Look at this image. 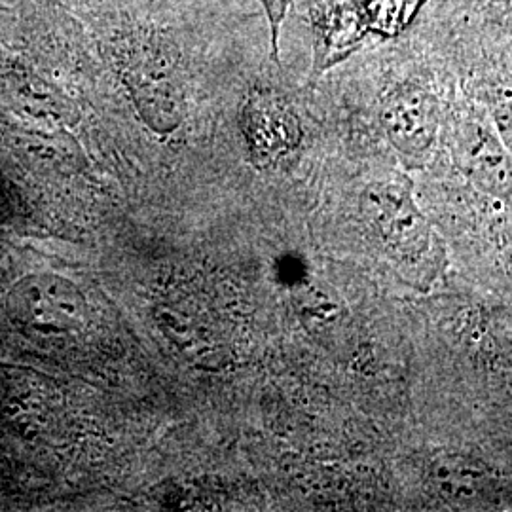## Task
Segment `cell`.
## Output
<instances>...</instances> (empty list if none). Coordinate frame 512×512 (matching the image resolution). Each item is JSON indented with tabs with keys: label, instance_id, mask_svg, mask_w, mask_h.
Segmentation results:
<instances>
[{
	"label": "cell",
	"instance_id": "obj_11",
	"mask_svg": "<svg viewBox=\"0 0 512 512\" xmlns=\"http://www.w3.org/2000/svg\"><path fill=\"white\" fill-rule=\"evenodd\" d=\"M495 131L512 152V99H501L494 105Z\"/></svg>",
	"mask_w": 512,
	"mask_h": 512
},
{
	"label": "cell",
	"instance_id": "obj_5",
	"mask_svg": "<svg viewBox=\"0 0 512 512\" xmlns=\"http://www.w3.org/2000/svg\"><path fill=\"white\" fill-rule=\"evenodd\" d=\"M454 154L463 173L478 188L512 203V152L497 131L478 120L461 122Z\"/></svg>",
	"mask_w": 512,
	"mask_h": 512
},
{
	"label": "cell",
	"instance_id": "obj_2",
	"mask_svg": "<svg viewBox=\"0 0 512 512\" xmlns=\"http://www.w3.org/2000/svg\"><path fill=\"white\" fill-rule=\"evenodd\" d=\"M8 311L21 327L50 338L84 334L90 321L86 298L59 275L23 277L8 296Z\"/></svg>",
	"mask_w": 512,
	"mask_h": 512
},
{
	"label": "cell",
	"instance_id": "obj_4",
	"mask_svg": "<svg viewBox=\"0 0 512 512\" xmlns=\"http://www.w3.org/2000/svg\"><path fill=\"white\" fill-rule=\"evenodd\" d=\"M382 126L404 160L420 164L431 154L439 135V101L421 86L404 84L387 95L382 107Z\"/></svg>",
	"mask_w": 512,
	"mask_h": 512
},
{
	"label": "cell",
	"instance_id": "obj_8",
	"mask_svg": "<svg viewBox=\"0 0 512 512\" xmlns=\"http://www.w3.org/2000/svg\"><path fill=\"white\" fill-rule=\"evenodd\" d=\"M425 478L442 501L459 509H482L497 494L494 475L476 459L459 454H437L427 463Z\"/></svg>",
	"mask_w": 512,
	"mask_h": 512
},
{
	"label": "cell",
	"instance_id": "obj_6",
	"mask_svg": "<svg viewBox=\"0 0 512 512\" xmlns=\"http://www.w3.org/2000/svg\"><path fill=\"white\" fill-rule=\"evenodd\" d=\"M315 33V71L344 61L368 35L366 0H310Z\"/></svg>",
	"mask_w": 512,
	"mask_h": 512
},
{
	"label": "cell",
	"instance_id": "obj_9",
	"mask_svg": "<svg viewBox=\"0 0 512 512\" xmlns=\"http://www.w3.org/2000/svg\"><path fill=\"white\" fill-rule=\"evenodd\" d=\"M423 4L425 0H366L368 33L399 37L418 18Z\"/></svg>",
	"mask_w": 512,
	"mask_h": 512
},
{
	"label": "cell",
	"instance_id": "obj_3",
	"mask_svg": "<svg viewBox=\"0 0 512 512\" xmlns=\"http://www.w3.org/2000/svg\"><path fill=\"white\" fill-rule=\"evenodd\" d=\"M361 209L368 226L389 249L403 260H420L431 245V226L404 183L370 184Z\"/></svg>",
	"mask_w": 512,
	"mask_h": 512
},
{
	"label": "cell",
	"instance_id": "obj_10",
	"mask_svg": "<svg viewBox=\"0 0 512 512\" xmlns=\"http://www.w3.org/2000/svg\"><path fill=\"white\" fill-rule=\"evenodd\" d=\"M488 329L501 361L512 370V308H497L492 311Z\"/></svg>",
	"mask_w": 512,
	"mask_h": 512
},
{
	"label": "cell",
	"instance_id": "obj_7",
	"mask_svg": "<svg viewBox=\"0 0 512 512\" xmlns=\"http://www.w3.org/2000/svg\"><path fill=\"white\" fill-rule=\"evenodd\" d=\"M243 129L253 158L260 164H275L300 145L298 118L281 99L268 93L249 99Z\"/></svg>",
	"mask_w": 512,
	"mask_h": 512
},
{
	"label": "cell",
	"instance_id": "obj_1",
	"mask_svg": "<svg viewBox=\"0 0 512 512\" xmlns=\"http://www.w3.org/2000/svg\"><path fill=\"white\" fill-rule=\"evenodd\" d=\"M158 325L192 363L224 366L245 344V317L239 296L211 275H181L160 294Z\"/></svg>",
	"mask_w": 512,
	"mask_h": 512
},
{
	"label": "cell",
	"instance_id": "obj_12",
	"mask_svg": "<svg viewBox=\"0 0 512 512\" xmlns=\"http://www.w3.org/2000/svg\"><path fill=\"white\" fill-rule=\"evenodd\" d=\"M264 6H266V12H268V18L272 23V33H274V44H277V33H279V25L281 21L285 19V14L291 6L293 0H262Z\"/></svg>",
	"mask_w": 512,
	"mask_h": 512
}]
</instances>
